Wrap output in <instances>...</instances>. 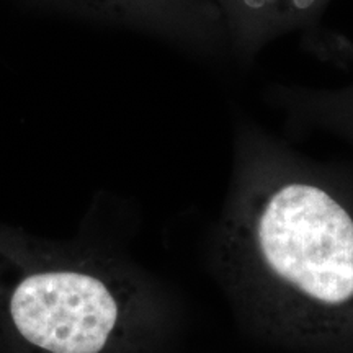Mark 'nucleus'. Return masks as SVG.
<instances>
[{"mask_svg": "<svg viewBox=\"0 0 353 353\" xmlns=\"http://www.w3.org/2000/svg\"><path fill=\"white\" fill-rule=\"evenodd\" d=\"M228 37L244 48L306 25L321 0H214Z\"/></svg>", "mask_w": 353, "mask_h": 353, "instance_id": "20e7f679", "label": "nucleus"}, {"mask_svg": "<svg viewBox=\"0 0 353 353\" xmlns=\"http://www.w3.org/2000/svg\"><path fill=\"white\" fill-rule=\"evenodd\" d=\"M183 312L113 245L0 224V353H174Z\"/></svg>", "mask_w": 353, "mask_h": 353, "instance_id": "f03ea898", "label": "nucleus"}, {"mask_svg": "<svg viewBox=\"0 0 353 353\" xmlns=\"http://www.w3.org/2000/svg\"><path fill=\"white\" fill-rule=\"evenodd\" d=\"M79 19L128 26L170 41L210 48L226 38L214 0H38Z\"/></svg>", "mask_w": 353, "mask_h": 353, "instance_id": "7ed1b4c3", "label": "nucleus"}, {"mask_svg": "<svg viewBox=\"0 0 353 353\" xmlns=\"http://www.w3.org/2000/svg\"><path fill=\"white\" fill-rule=\"evenodd\" d=\"M239 324L291 353H353V203L296 154L247 139L210 236Z\"/></svg>", "mask_w": 353, "mask_h": 353, "instance_id": "f257e3e1", "label": "nucleus"}]
</instances>
